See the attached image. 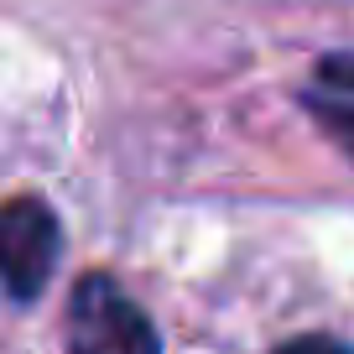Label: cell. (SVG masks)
Returning a JSON list of instances; mask_svg holds the SVG:
<instances>
[{
  "mask_svg": "<svg viewBox=\"0 0 354 354\" xmlns=\"http://www.w3.org/2000/svg\"><path fill=\"white\" fill-rule=\"evenodd\" d=\"M68 354H162L146 313L110 277H84L68 302Z\"/></svg>",
  "mask_w": 354,
  "mask_h": 354,
  "instance_id": "cell-1",
  "label": "cell"
},
{
  "mask_svg": "<svg viewBox=\"0 0 354 354\" xmlns=\"http://www.w3.org/2000/svg\"><path fill=\"white\" fill-rule=\"evenodd\" d=\"M57 214L42 198H6L0 203V287L16 302H37L57 266Z\"/></svg>",
  "mask_w": 354,
  "mask_h": 354,
  "instance_id": "cell-2",
  "label": "cell"
},
{
  "mask_svg": "<svg viewBox=\"0 0 354 354\" xmlns=\"http://www.w3.org/2000/svg\"><path fill=\"white\" fill-rule=\"evenodd\" d=\"M302 104H308L313 120H318L323 131H328L333 141L354 156V104L349 100H323V94H302Z\"/></svg>",
  "mask_w": 354,
  "mask_h": 354,
  "instance_id": "cell-3",
  "label": "cell"
},
{
  "mask_svg": "<svg viewBox=\"0 0 354 354\" xmlns=\"http://www.w3.org/2000/svg\"><path fill=\"white\" fill-rule=\"evenodd\" d=\"M318 78H323L328 88H344V94H354V47H349V53L318 57Z\"/></svg>",
  "mask_w": 354,
  "mask_h": 354,
  "instance_id": "cell-4",
  "label": "cell"
},
{
  "mask_svg": "<svg viewBox=\"0 0 354 354\" xmlns=\"http://www.w3.org/2000/svg\"><path fill=\"white\" fill-rule=\"evenodd\" d=\"M271 354H354V349L339 344V339H328V333H297V339H287L281 349H271Z\"/></svg>",
  "mask_w": 354,
  "mask_h": 354,
  "instance_id": "cell-5",
  "label": "cell"
}]
</instances>
